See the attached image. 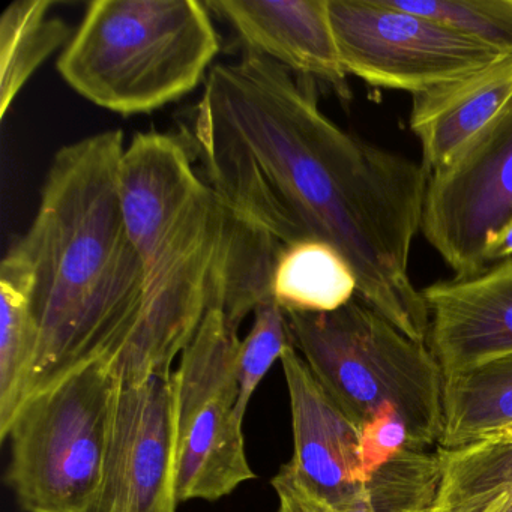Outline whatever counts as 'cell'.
Wrapping results in <instances>:
<instances>
[{"instance_id":"cell-1","label":"cell","mask_w":512,"mask_h":512,"mask_svg":"<svg viewBox=\"0 0 512 512\" xmlns=\"http://www.w3.org/2000/svg\"><path fill=\"white\" fill-rule=\"evenodd\" d=\"M193 137L227 211L281 245H332L358 298L427 343L430 314L409 274L430 179L422 163L338 127L316 83L254 52L211 68Z\"/></svg>"},{"instance_id":"cell-2","label":"cell","mask_w":512,"mask_h":512,"mask_svg":"<svg viewBox=\"0 0 512 512\" xmlns=\"http://www.w3.org/2000/svg\"><path fill=\"white\" fill-rule=\"evenodd\" d=\"M125 218L146 272L142 320L109 365L121 388L172 374L211 311L239 331L271 298L283 245L224 208L175 134L139 133L121 164Z\"/></svg>"},{"instance_id":"cell-3","label":"cell","mask_w":512,"mask_h":512,"mask_svg":"<svg viewBox=\"0 0 512 512\" xmlns=\"http://www.w3.org/2000/svg\"><path fill=\"white\" fill-rule=\"evenodd\" d=\"M125 149L121 130L64 146L20 239L34 266L38 337L25 400L98 359L112 364L142 320L146 272L122 203Z\"/></svg>"},{"instance_id":"cell-4","label":"cell","mask_w":512,"mask_h":512,"mask_svg":"<svg viewBox=\"0 0 512 512\" xmlns=\"http://www.w3.org/2000/svg\"><path fill=\"white\" fill-rule=\"evenodd\" d=\"M205 2L95 0L56 68L71 89L119 115L161 109L193 92L220 52Z\"/></svg>"},{"instance_id":"cell-5","label":"cell","mask_w":512,"mask_h":512,"mask_svg":"<svg viewBox=\"0 0 512 512\" xmlns=\"http://www.w3.org/2000/svg\"><path fill=\"white\" fill-rule=\"evenodd\" d=\"M284 314L293 346L359 430L395 415L413 448H437L445 376L427 343L407 337L358 296L331 313Z\"/></svg>"},{"instance_id":"cell-6","label":"cell","mask_w":512,"mask_h":512,"mask_svg":"<svg viewBox=\"0 0 512 512\" xmlns=\"http://www.w3.org/2000/svg\"><path fill=\"white\" fill-rule=\"evenodd\" d=\"M119 385L104 359L23 401L7 436L8 482L26 512H80L100 485Z\"/></svg>"},{"instance_id":"cell-7","label":"cell","mask_w":512,"mask_h":512,"mask_svg":"<svg viewBox=\"0 0 512 512\" xmlns=\"http://www.w3.org/2000/svg\"><path fill=\"white\" fill-rule=\"evenodd\" d=\"M238 331L223 311L206 316L175 373L176 496L218 500L256 478L238 404Z\"/></svg>"},{"instance_id":"cell-8","label":"cell","mask_w":512,"mask_h":512,"mask_svg":"<svg viewBox=\"0 0 512 512\" xmlns=\"http://www.w3.org/2000/svg\"><path fill=\"white\" fill-rule=\"evenodd\" d=\"M328 8L347 76L373 88L430 94L508 58L389 0H328Z\"/></svg>"},{"instance_id":"cell-9","label":"cell","mask_w":512,"mask_h":512,"mask_svg":"<svg viewBox=\"0 0 512 512\" xmlns=\"http://www.w3.org/2000/svg\"><path fill=\"white\" fill-rule=\"evenodd\" d=\"M512 220V101L454 160L431 173L421 232L457 278L488 268L485 247Z\"/></svg>"},{"instance_id":"cell-10","label":"cell","mask_w":512,"mask_h":512,"mask_svg":"<svg viewBox=\"0 0 512 512\" xmlns=\"http://www.w3.org/2000/svg\"><path fill=\"white\" fill-rule=\"evenodd\" d=\"M175 373L121 388L100 485L80 512H175Z\"/></svg>"},{"instance_id":"cell-11","label":"cell","mask_w":512,"mask_h":512,"mask_svg":"<svg viewBox=\"0 0 512 512\" xmlns=\"http://www.w3.org/2000/svg\"><path fill=\"white\" fill-rule=\"evenodd\" d=\"M293 425V458L284 464L319 502L347 506L365 497L367 470L358 425L314 376L295 346L281 355Z\"/></svg>"},{"instance_id":"cell-12","label":"cell","mask_w":512,"mask_h":512,"mask_svg":"<svg viewBox=\"0 0 512 512\" xmlns=\"http://www.w3.org/2000/svg\"><path fill=\"white\" fill-rule=\"evenodd\" d=\"M421 292L430 314L427 344L443 376L512 355V257Z\"/></svg>"},{"instance_id":"cell-13","label":"cell","mask_w":512,"mask_h":512,"mask_svg":"<svg viewBox=\"0 0 512 512\" xmlns=\"http://www.w3.org/2000/svg\"><path fill=\"white\" fill-rule=\"evenodd\" d=\"M205 4L232 26L247 52L259 53L295 76L325 86L341 103L352 100L328 0H208Z\"/></svg>"},{"instance_id":"cell-14","label":"cell","mask_w":512,"mask_h":512,"mask_svg":"<svg viewBox=\"0 0 512 512\" xmlns=\"http://www.w3.org/2000/svg\"><path fill=\"white\" fill-rule=\"evenodd\" d=\"M512 101V56L460 82L412 98L409 125L428 175L445 167Z\"/></svg>"},{"instance_id":"cell-15","label":"cell","mask_w":512,"mask_h":512,"mask_svg":"<svg viewBox=\"0 0 512 512\" xmlns=\"http://www.w3.org/2000/svg\"><path fill=\"white\" fill-rule=\"evenodd\" d=\"M34 266L22 242L0 265V439L25 401L37 358L38 337L32 319Z\"/></svg>"},{"instance_id":"cell-16","label":"cell","mask_w":512,"mask_h":512,"mask_svg":"<svg viewBox=\"0 0 512 512\" xmlns=\"http://www.w3.org/2000/svg\"><path fill=\"white\" fill-rule=\"evenodd\" d=\"M512 425V355L445 377L437 448L454 451Z\"/></svg>"},{"instance_id":"cell-17","label":"cell","mask_w":512,"mask_h":512,"mask_svg":"<svg viewBox=\"0 0 512 512\" xmlns=\"http://www.w3.org/2000/svg\"><path fill=\"white\" fill-rule=\"evenodd\" d=\"M271 292L284 311L331 313L358 296V280L332 245L296 242L278 253Z\"/></svg>"},{"instance_id":"cell-18","label":"cell","mask_w":512,"mask_h":512,"mask_svg":"<svg viewBox=\"0 0 512 512\" xmlns=\"http://www.w3.org/2000/svg\"><path fill=\"white\" fill-rule=\"evenodd\" d=\"M53 0H16L0 17V118L5 121L35 71L70 37Z\"/></svg>"},{"instance_id":"cell-19","label":"cell","mask_w":512,"mask_h":512,"mask_svg":"<svg viewBox=\"0 0 512 512\" xmlns=\"http://www.w3.org/2000/svg\"><path fill=\"white\" fill-rule=\"evenodd\" d=\"M442 485L434 512H491L512 494V437L439 451Z\"/></svg>"},{"instance_id":"cell-20","label":"cell","mask_w":512,"mask_h":512,"mask_svg":"<svg viewBox=\"0 0 512 512\" xmlns=\"http://www.w3.org/2000/svg\"><path fill=\"white\" fill-rule=\"evenodd\" d=\"M442 476L437 451L407 446L368 475L365 497L374 512H434Z\"/></svg>"},{"instance_id":"cell-21","label":"cell","mask_w":512,"mask_h":512,"mask_svg":"<svg viewBox=\"0 0 512 512\" xmlns=\"http://www.w3.org/2000/svg\"><path fill=\"white\" fill-rule=\"evenodd\" d=\"M389 4L436 20L481 46L512 56V0H389Z\"/></svg>"},{"instance_id":"cell-22","label":"cell","mask_w":512,"mask_h":512,"mask_svg":"<svg viewBox=\"0 0 512 512\" xmlns=\"http://www.w3.org/2000/svg\"><path fill=\"white\" fill-rule=\"evenodd\" d=\"M253 314V328L239 346V397L236 410L241 418H244L248 403L266 373L277 359H281L284 350L293 344L286 314L274 296L260 302Z\"/></svg>"},{"instance_id":"cell-23","label":"cell","mask_w":512,"mask_h":512,"mask_svg":"<svg viewBox=\"0 0 512 512\" xmlns=\"http://www.w3.org/2000/svg\"><path fill=\"white\" fill-rule=\"evenodd\" d=\"M272 487L278 496L277 512H374L367 497L347 506H329L305 493L286 466L272 479Z\"/></svg>"},{"instance_id":"cell-24","label":"cell","mask_w":512,"mask_h":512,"mask_svg":"<svg viewBox=\"0 0 512 512\" xmlns=\"http://www.w3.org/2000/svg\"><path fill=\"white\" fill-rule=\"evenodd\" d=\"M512 257V220L503 226L496 235L488 239L485 247V262H502Z\"/></svg>"},{"instance_id":"cell-25","label":"cell","mask_w":512,"mask_h":512,"mask_svg":"<svg viewBox=\"0 0 512 512\" xmlns=\"http://www.w3.org/2000/svg\"><path fill=\"white\" fill-rule=\"evenodd\" d=\"M491 512H512V494L509 497H506L499 506L493 509Z\"/></svg>"}]
</instances>
